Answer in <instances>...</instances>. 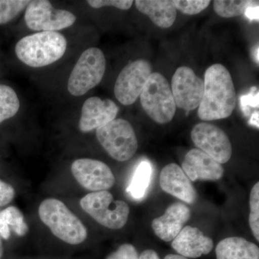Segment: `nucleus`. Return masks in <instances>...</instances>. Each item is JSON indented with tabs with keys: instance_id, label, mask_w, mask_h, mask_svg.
<instances>
[{
	"instance_id": "f257e3e1",
	"label": "nucleus",
	"mask_w": 259,
	"mask_h": 259,
	"mask_svg": "<svg viewBox=\"0 0 259 259\" xmlns=\"http://www.w3.org/2000/svg\"><path fill=\"white\" fill-rule=\"evenodd\" d=\"M204 94L198 107L202 120L212 121L231 116L236 105V94L231 75L222 64H214L204 74Z\"/></svg>"
},
{
	"instance_id": "aec40b11",
	"label": "nucleus",
	"mask_w": 259,
	"mask_h": 259,
	"mask_svg": "<svg viewBox=\"0 0 259 259\" xmlns=\"http://www.w3.org/2000/svg\"><path fill=\"white\" fill-rule=\"evenodd\" d=\"M11 231L20 237L25 236L29 231L23 212L15 206H10L0 212V237L9 239Z\"/></svg>"
},
{
	"instance_id": "c9c22d12",
	"label": "nucleus",
	"mask_w": 259,
	"mask_h": 259,
	"mask_svg": "<svg viewBox=\"0 0 259 259\" xmlns=\"http://www.w3.org/2000/svg\"><path fill=\"white\" fill-rule=\"evenodd\" d=\"M255 61H257V64H258V47L257 46L256 49L255 51Z\"/></svg>"
},
{
	"instance_id": "7c9ffc66",
	"label": "nucleus",
	"mask_w": 259,
	"mask_h": 259,
	"mask_svg": "<svg viewBox=\"0 0 259 259\" xmlns=\"http://www.w3.org/2000/svg\"><path fill=\"white\" fill-rule=\"evenodd\" d=\"M244 14L250 20H258V1H255L245 10Z\"/></svg>"
},
{
	"instance_id": "f8f14e48",
	"label": "nucleus",
	"mask_w": 259,
	"mask_h": 259,
	"mask_svg": "<svg viewBox=\"0 0 259 259\" xmlns=\"http://www.w3.org/2000/svg\"><path fill=\"white\" fill-rule=\"evenodd\" d=\"M71 169L75 180L85 190L108 191L115 185V176L110 167L98 160L80 158L73 162Z\"/></svg>"
},
{
	"instance_id": "6ab92c4d",
	"label": "nucleus",
	"mask_w": 259,
	"mask_h": 259,
	"mask_svg": "<svg viewBox=\"0 0 259 259\" xmlns=\"http://www.w3.org/2000/svg\"><path fill=\"white\" fill-rule=\"evenodd\" d=\"M217 259H259L258 245L240 237L222 240L216 246Z\"/></svg>"
},
{
	"instance_id": "c756f323",
	"label": "nucleus",
	"mask_w": 259,
	"mask_h": 259,
	"mask_svg": "<svg viewBox=\"0 0 259 259\" xmlns=\"http://www.w3.org/2000/svg\"><path fill=\"white\" fill-rule=\"evenodd\" d=\"M15 189L13 186L0 180V207L8 205L14 199Z\"/></svg>"
},
{
	"instance_id": "9d476101",
	"label": "nucleus",
	"mask_w": 259,
	"mask_h": 259,
	"mask_svg": "<svg viewBox=\"0 0 259 259\" xmlns=\"http://www.w3.org/2000/svg\"><path fill=\"white\" fill-rule=\"evenodd\" d=\"M191 138L198 149L207 153L220 164L231 159L233 149L229 138L222 129L207 122L194 125Z\"/></svg>"
},
{
	"instance_id": "ddd939ff",
	"label": "nucleus",
	"mask_w": 259,
	"mask_h": 259,
	"mask_svg": "<svg viewBox=\"0 0 259 259\" xmlns=\"http://www.w3.org/2000/svg\"><path fill=\"white\" fill-rule=\"evenodd\" d=\"M119 107L110 100L92 97L85 101L81 108L79 127L82 133H89L115 120Z\"/></svg>"
},
{
	"instance_id": "473e14b6",
	"label": "nucleus",
	"mask_w": 259,
	"mask_h": 259,
	"mask_svg": "<svg viewBox=\"0 0 259 259\" xmlns=\"http://www.w3.org/2000/svg\"><path fill=\"white\" fill-rule=\"evenodd\" d=\"M250 125H254L258 127V112H255L250 116L249 120Z\"/></svg>"
},
{
	"instance_id": "f3484780",
	"label": "nucleus",
	"mask_w": 259,
	"mask_h": 259,
	"mask_svg": "<svg viewBox=\"0 0 259 259\" xmlns=\"http://www.w3.org/2000/svg\"><path fill=\"white\" fill-rule=\"evenodd\" d=\"M171 246L182 256L197 258L210 253L214 243L199 228L187 226L173 240Z\"/></svg>"
},
{
	"instance_id": "72a5a7b5",
	"label": "nucleus",
	"mask_w": 259,
	"mask_h": 259,
	"mask_svg": "<svg viewBox=\"0 0 259 259\" xmlns=\"http://www.w3.org/2000/svg\"><path fill=\"white\" fill-rule=\"evenodd\" d=\"M164 259H189L180 255L168 254L165 257Z\"/></svg>"
},
{
	"instance_id": "cd10ccee",
	"label": "nucleus",
	"mask_w": 259,
	"mask_h": 259,
	"mask_svg": "<svg viewBox=\"0 0 259 259\" xmlns=\"http://www.w3.org/2000/svg\"><path fill=\"white\" fill-rule=\"evenodd\" d=\"M106 259H139V255L134 245L125 243L110 253Z\"/></svg>"
},
{
	"instance_id": "b1692460",
	"label": "nucleus",
	"mask_w": 259,
	"mask_h": 259,
	"mask_svg": "<svg viewBox=\"0 0 259 259\" xmlns=\"http://www.w3.org/2000/svg\"><path fill=\"white\" fill-rule=\"evenodd\" d=\"M30 3L28 0H0V25L12 21Z\"/></svg>"
},
{
	"instance_id": "bb28decb",
	"label": "nucleus",
	"mask_w": 259,
	"mask_h": 259,
	"mask_svg": "<svg viewBox=\"0 0 259 259\" xmlns=\"http://www.w3.org/2000/svg\"><path fill=\"white\" fill-rule=\"evenodd\" d=\"M134 2L132 0H89L88 3L95 9L103 7H115L117 9L127 10L131 8Z\"/></svg>"
},
{
	"instance_id": "9b49d317",
	"label": "nucleus",
	"mask_w": 259,
	"mask_h": 259,
	"mask_svg": "<svg viewBox=\"0 0 259 259\" xmlns=\"http://www.w3.org/2000/svg\"><path fill=\"white\" fill-rule=\"evenodd\" d=\"M204 80L187 66H181L171 80V93L177 107L190 112L199 107L204 94Z\"/></svg>"
},
{
	"instance_id": "7ed1b4c3",
	"label": "nucleus",
	"mask_w": 259,
	"mask_h": 259,
	"mask_svg": "<svg viewBox=\"0 0 259 259\" xmlns=\"http://www.w3.org/2000/svg\"><path fill=\"white\" fill-rule=\"evenodd\" d=\"M38 214L51 233L68 244H80L88 238V231L81 220L59 199L49 198L42 201Z\"/></svg>"
},
{
	"instance_id": "4468645a",
	"label": "nucleus",
	"mask_w": 259,
	"mask_h": 259,
	"mask_svg": "<svg viewBox=\"0 0 259 259\" xmlns=\"http://www.w3.org/2000/svg\"><path fill=\"white\" fill-rule=\"evenodd\" d=\"M162 190L186 203H195L198 194L190 179L176 163H169L162 168L159 178Z\"/></svg>"
},
{
	"instance_id": "a211bd4d",
	"label": "nucleus",
	"mask_w": 259,
	"mask_h": 259,
	"mask_svg": "<svg viewBox=\"0 0 259 259\" xmlns=\"http://www.w3.org/2000/svg\"><path fill=\"white\" fill-rule=\"evenodd\" d=\"M136 8L147 15L153 23L161 28L173 25L177 18V9L169 0H136Z\"/></svg>"
},
{
	"instance_id": "39448f33",
	"label": "nucleus",
	"mask_w": 259,
	"mask_h": 259,
	"mask_svg": "<svg viewBox=\"0 0 259 259\" xmlns=\"http://www.w3.org/2000/svg\"><path fill=\"white\" fill-rule=\"evenodd\" d=\"M80 205L99 224L110 229L123 228L128 220V204L122 200H115L108 191L87 194L80 200Z\"/></svg>"
},
{
	"instance_id": "20e7f679",
	"label": "nucleus",
	"mask_w": 259,
	"mask_h": 259,
	"mask_svg": "<svg viewBox=\"0 0 259 259\" xmlns=\"http://www.w3.org/2000/svg\"><path fill=\"white\" fill-rule=\"evenodd\" d=\"M140 97L144 111L155 122L165 124L173 120L177 105L169 83L163 75L153 72Z\"/></svg>"
},
{
	"instance_id": "1a4fd4ad",
	"label": "nucleus",
	"mask_w": 259,
	"mask_h": 259,
	"mask_svg": "<svg viewBox=\"0 0 259 259\" xmlns=\"http://www.w3.org/2000/svg\"><path fill=\"white\" fill-rule=\"evenodd\" d=\"M152 73L151 63L145 59L133 61L125 66L117 76L114 88L117 100L126 106L133 105Z\"/></svg>"
},
{
	"instance_id": "412c9836",
	"label": "nucleus",
	"mask_w": 259,
	"mask_h": 259,
	"mask_svg": "<svg viewBox=\"0 0 259 259\" xmlns=\"http://www.w3.org/2000/svg\"><path fill=\"white\" fill-rule=\"evenodd\" d=\"M152 166L147 161L141 162L134 172L127 192L135 199L144 197L152 176Z\"/></svg>"
},
{
	"instance_id": "4be33fe9",
	"label": "nucleus",
	"mask_w": 259,
	"mask_h": 259,
	"mask_svg": "<svg viewBox=\"0 0 259 259\" xmlns=\"http://www.w3.org/2000/svg\"><path fill=\"white\" fill-rule=\"evenodd\" d=\"M20 109V101L15 90L0 84V123L14 117Z\"/></svg>"
},
{
	"instance_id": "2f4dec72",
	"label": "nucleus",
	"mask_w": 259,
	"mask_h": 259,
	"mask_svg": "<svg viewBox=\"0 0 259 259\" xmlns=\"http://www.w3.org/2000/svg\"><path fill=\"white\" fill-rule=\"evenodd\" d=\"M139 259H160L158 253L153 250H146L141 253Z\"/></svg>"
},
{
	"instance_id": "a878e982",
	"label": "nucleus",
	"mask_w": 259,
	"mask_h": 259,
	"mask_svg": "<svg viewBox=\"0 0 259 259\" xmlns=\"http://www.w3.org/2000/svg\"><path fill=\"white\" fill-rule=\"evenodd\" d=\"M173 4L177 10L186 15H197L209 6V0H175Z\"/></svg>"
},
{
	"instance_id": "c85d7f7f",
	"label": "nucleus",
	"mask_w": 259,
	"mask_h": 259,
	"mask_svg": "<svg viewBox=\"0 0 259 259\" xmlns=\"http://www.w3.org/2000/svg\"><path fill=\"white\" fill-rule=\"evenodd\" d=\"M257 89H251V93L249 95H243L241 97V107L245 115H250L251 107H258V93Z\"/></svg>"
},
{
	"instance_id": "6e6552de",
	"label": "nucleus",
	"mask_w": 259,
	"mask_h": 259,
	"mask_svg": "<svg viewBox=\"0 0 259 259\" xmlns=\"http://www.w3.org/2000/svg\"><path fill=\"white\" fill-rule=\"evenodd\" d=\"M76 20L73 13L55 9L47 0L30 1L25 10L27 26L35 31L56 32L69 28Z\"/></svg>"
},
{
	"instance_id": "f03ea898",
	"label": "nucleus",
	"mask_w": 259,
	"mask_h": 259,
	"mask_svg": "<svg viewBox=\"0 0 259 259\" xmlns=\"http://www.w3.org/2000/svg\"><path fill=\"white\" fill-rule=\"evenodd\" d=\"M67 47L66 37L58 32H39L20 39L15 54L30 67L49 66L64 55Z\"/></svg>"
},
{
	"instance_id": "5701e85b",
	"label": "nucleus",
	"mask_w": 259,
	"mask_h": 259,
	"mask_svg": "<svg viewBox=\"0 0 259 259\" xmlns=\"http://www.w3.org/2000/svg\"><path fill=\"white\" fill-rule=\"evenodd\" d=\"M254 3L255 1H250V0H240V1L239 0L238 1L217 0V1H214L213 8L214 12L219 16L230 18L244 14L247 8Z\"/></svg>"
},
{
	"instance_id": "423d86ee",
	"label": "nucleus",
	"mask_w": 259,
	"mask_h": 259,
	"mask_svg": "<svg viewBox=\"0 0 259 259\" xmlns=\"http://www.w3.org/2000/svg\"><path fill=\"white\" fill-rule=\"evenodd\" d=\"M96 136L104 149L116 161H127L137 151L139 145L134 127L124 119H115L99 127Z\"/></svg>"
},
{
	"instance_id": "0eeeda50",
	"label": "nucleus",
	"mask_w": 259,
	"mask_h": 259,
	"mask_svg": "<svg viewBox=\"0 0 259 259\" xmlns=\"http://www.w3.org/2000/svg\"><path fill=\"white\" fill-rule=\"evenodd\" d=\"M106 70V60L103 52L97 48L83 51L71 71L68 90L75 97L82 96L97 86Z\"/></svg>"
},
{
	"instance_id": "f704fd0d",
	"label": "nucleus",
	"mask_w": 259,
	"mask_h": 259,
	"mask_svg": "<svg viewBox=\"0 0 259 259\" xmlns=\"http://www.w3.org/2000/svg\"><path fill=\"white\" fill-rule=\"evenodd\" d=\"M3 253H4V248H3V243L2 241V238L0 237V259H2L3 256Z\"/></svg>"
},
{
	"instance_id": "2eb2a0df",
	"label": "nucleus",
	"mask_w": 259,
	"mask_h": 259,
	"mask_svg": "<svg viewBox=\"0 0 259 259\" xmlns=\"http://www.w3.org/2000/svg\"><path fill=\"white\" fill-rule=\"evenodd\" d=\"M182 166L191 182L218 180L224 174L222 165L198 148H193L186 154Z\"/></svg>"
},
{
	"instance_id": "dca6fc26",
	"label": "nucleus",
	"mask_w": 259,
	"mask_h": 259,
	"mask_svg": "<svg viewBox=\"0 0 259 259\" xmlns=\"http://www.w3.org/2000/svg\"><path fill=\"white\" fill-rule=\"evenodd\" d=\"M190 217L191 211L187 205L175 202L168 206L163 215L155 218L151 226L156 236L162 241L169 242L176 238Z\"/></svg>"
},
{
	"instance_id": "393cba45",
	"label": "nucleus",
	"mask_w": 259,
	"mask_h": 259,
	"mask_svg": "<svg viewBox=\"0 0 259 259\" xmlns=\"http://www.w3.org/2000/svg\"><path fill=\"white\" fill-rule=\"evenodd\" d=\"M249 226L255 239L259 241V183L257 182L250 194Z\"/></svg>"
}]
</instances>
